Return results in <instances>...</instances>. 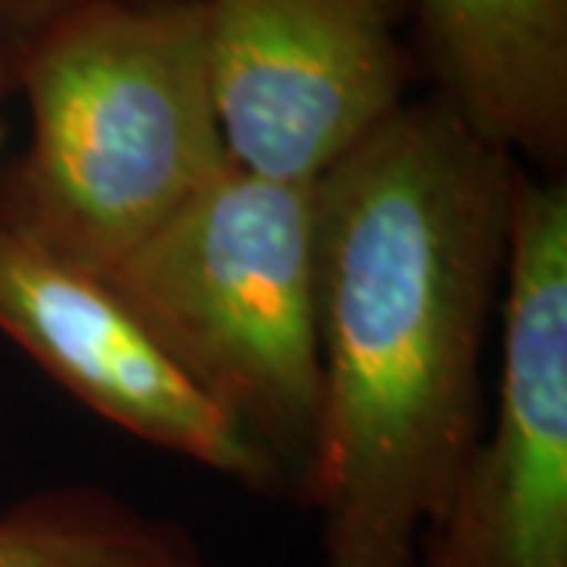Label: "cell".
I'll list each match as a JSON object with an SVG mask.
<instances>
[{
  "mask_svg": "<svg viewBox=\"0 0 567 567\" xmlns=\"http://www.w3.org/2000/svg\"><path fill=\"white\" fill-rule=\"evenodd\" d=\"M492 416L416 567H567V183L524 174Z\"/></svg>",
  "mask_w": 567,
  "mask_h": 567,
  "instance_id": "obj_4",
  "label": "cell"
},
{
  "mask_svg": "<svg viewBox=\"0 0 567 567\" xmlns=\"http://www.w3.org/2000/svg\"><path fill=\"white\" fill-rule=\"evenodd\" d=\"M0 567H212L199 536L89 483L0 511Z\"/></svg>",
  "mask_w": 567,
  "mask_h": 567,
  "instance_id": "obj_8",
  "label": "cell"
},
{
  "mask_svg": "<svg viewBox=\"0 0 567 567\" xmlns=\"http://www.w3.org/2000/svg\"><path fill=\"white\" fill-rule=\"evenodd\" d=\"M13 89V80H10V70H7V63L0 61V102H3V95ZM0 142H3V121H0Z\"/></svg>",
  "mask_w": 567,
  "mask_h": 567,
  "instance_id": "obj_10",
  "label": "cell"
},
{
  "mask_svg": "<svg viewBox=\"0 0 567 567\" xmlns=\"http://www.w3.org/2000/svg\"><path fill=\"white\" fill-rule=\"evenodd\" d=\"M435 99L543 177L567 164V0H406Z\"/></svg>",
  "mask_w": 567,
  "mask_h": 567,
  "instance_id": "obj_7",
  "label": "cell"
},
{
  "mask_svg": "<svg viewBox=\"0 0 567 567\" xmlns=\"http://www.w3.org/2000/svg\"><path fill=\"white\" fill-rule=\"evenodd\" d=\"M32 117L0 167V227L102 278L230 167L203 0L114 3L10 70Z\"/></svg>",
  "mask_w": 567,
  "mask_h": 567,
  "instance_id": "obj_2",
  "label": "cell"
},
{
  "mask_svg": "<svg viewBox=\"0 0 567 567\" xmlns=\"http://www.w3.org/2000/svg\"><path fill=\"white\" fill-rule=\"evenodd\" d=\"M524 174L429 95L316 181L319 420L297 495L322 567H416L486 423Z\"/></svg>",
  "mask_w": 567,
  "mask_h": 567,
  "instance_id": "obj_1",
  "label": "cell"
},
{
  "mask_svg": "<svg viewBox=\"0 0 567 567\" xmlns=\"http://www.w3.org/2000/svg\"><path fill=\"white\" fill-rule=\"evenodd\" d=\"M0 334L102 420L237 486L290 488L244 425L167 360L95 275L0 227Z\"/></svg>",
  "mask_w": 567,
  "mask_h": 567,
  "instance_id": "obj_6",
  "label": "cell"
},
{
  "mask_svg": "<svg viewBox=\"0 0 567 567\" xmlns=\"http://www.w3.org/2000/svg\"><path fill=\"white\" fill-rule=\"evenodd\" d=\"M212 99L249 174L316 183L410 102L406 0H203Z\"/></svg>",
  "mask_w": 567,
  "mask_h": 567,
  "instance_id": "obj_5",
  "label": "cell"
},
{
  "mask_svg": "<svg viewBox=\"0 0 567 567\" xmlns=\"http://www.w3.org/2000/svg\"><path fill=\"white\" fill-rule=\"evenodd\" d=\"M114 3L145 0H0V61L7 63V70H13V63L58 25Z\"/></svg>",
  "mask_w": 567,
  "mask_h": 567,
  "instance_id": "obj_9",
  "label": "cell"
},
{
  "mask_svg": "<svg viewBox=\"0 0 567 567\" xmlns=\"http://www.w3.org/2000/svg\"><path fill=\"white\" fill-rule=\"evenodd\" d=\"M99 281L297 492L319 420L316 183L230 164Z\"/></svg>",
  "mask_w": 567,
  "mask_h": 567,
  "instance_id": "obj_3",
  "label": "cell"
}]
</instances>
